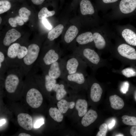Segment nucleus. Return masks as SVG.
<instances>
[{"instance_id":"obj_1","label":"nucleus","mask_w":136,"mask_h":136,"mask_svg":"<svg viewBox=\"0 0 136 136\" xmlns=\"http://www.w3.org/2000/svg\"><path fill=\"white\" fill-rule=\"evenodd\" d=\"M73 52L81 57L94 74L100 68L110 66L107 60L103 58L101 54L92 48L88 47L80 48L74 50Z\"/></svg>"},{"instance_id":"obj_2","label":"nucleus","mask_w":136,"mask_h":136,"mask_svg":"<svg viewBox=\"0 0 136 136\" xmlns=\"http://www.w3.org/2000/svg\"><path fill=\"white\" fill-rule=\"evenodd\" d=\"M59 62L62 72V76L77 72L88 74L86 71L87 65L81 57L74 52L61 58Z\"/></svg>"},{"instance_id":"obj_3","label":"nucleus","mask_w":136,"mask_h":136,"mask_svg":"<svg viewBox=\"0 0 136 136\" xmlns=\"http://www.w3.org/2000/svg\"><path fill=\"white\" fill-rule=\"evenodd\" d=\"M27 47L19 43L14 42L8 47L6 58L9 69L19 67L27 53Z\"/></svg>"},{"instance_id":"obj_4","label":"nucleus","mask_w":136,"mask_h":136,"mask_svg":"<svg viewBox=\"0 0 136 136\" xmlns=\"http://www.w3.org/2000/svg\"><path fill=\"white\" fill-rule=\"evenodd\" d=\"M41 50L40 45L35 43L28 46L27 53L19 67L23 77L26 76L32 69L39 57Z\"/></svg>"},{"instance_id":"obj_5","label":"nucleus","mask_w":136,"mask_h":136,"mask_svg":"<svg viewBox=\"0 0 136 136\" xmlns=\"http://www.w3.org/2000/svg\"><path fill=\"white\" fill-rule=\"evenodd\" d=\"M63 54L61 50L56 48L49 47L41 50L36 66L44 72L51 64L60 60Z\"/></svg>"},{"instance_id":"obj_6","label":"nucleus","mask_w":136,"mask_h":136,"mask_svg":"<svg viewBox=\"0 0 136 136\" xmlns=\"http://www.w3.org/2000/svg\"><path fill=\"white\" fill-rule=\"evenodd\" d=\"M111 54L125 65L130 61L136 60V50L133 47L125 43L118 45L115 49L111 51Z\"/></svg>"},{"instance_id":"obj_7","label":"nucleus","mask_w":136,"mask_h":136,"mask_svg":"<svg viewBox=\"0 0 136 136\" xmlns=\"http://www.w3.org/2000/svg\"><path fill=\"white\" fill-rule=\"evenodd\" d=\"M22 77L19 67L9 69L5 77L4 85L6 91L9 93H14Z\"/></svg>"},{"instance_id":"obj_8","label":"nucleus","mask_w":136,"mask_h":136,"mask_svg":"<svg viewBox=\"0 0 136 136\" xmlns=\"http://www.w3.org/2000/svg\"><path fill=\"white\" fill-rule=\"evenodd\" d=\"M42 95L40 91L35 87L29 89L26 95V101L31 107L37 108L41 105L43 101Z\"/></svg>"},{"instance_id":"obj_9","label":"nucleus","mask_w":136,"mask_h":136,"mask_svg":"<svg viewBox=\"0 0 136 136\" xmlns=\"http://www.w3.org/2000/svg\"><path fill=\"white\" fill-rule=\"evenodd\" d=\"M88 74L82 72L63 75L61 78L63 79L69 83L75 84L78 85H83L86 83L85 77Z\"/></svg>"},{"instance_id":"obj_10","label":"nucleus","mask_w":136,"mask_h":136,"mask_svg":"<svg viewBox=\"0 0 136 136\" xmlns=\"http://www.w3.org/2000/svg\"><path fill=\"white\" fill-rule=\"evenodd\" d=\"M21 36L20 32L15 29H11L6 33L2 41L3 45L5 48L8 47Z\"/></svg>"},{"instance_id":"obj_11","label":"nucleus","mask_w":136,"mask_h":136,"mask_svg":"<svg viewBox=\"0 0 136 136\" xmlns=\"http://www.w3.org/2000/svg\"><path fill=\"white\" fill-rule=\"evenodd\" d=\"M42 72L47 74L50 77L54 79L61 78L62 72L59 60L51 64L45 71Z\"/></svg>"},{"instance_id":"obj_12","label":"nucleus","mask_w":136,"mask_h":136,"mask_svg":"<svg viewBox=\"0 0 136 136\" xmlns=\"http://www.w3.org/2000/svg\"><path fill=\"white\" fill-rule=\"evenodd\" d=\"M17 118L18 123L21 127L27 130L32 129V119L30 115L26 113H21L18 115Z\"/></svg>"},{"instance_id":"obj_13","label":"nucleus","mask_w":136,"mask_h":136,"mask_svg":"<svg viewBox=\"0 0 136 136\" xmlns=\"http://www.w3.org/2000/svg\"><path fill=\"white\" fill-rule=\"evenodd\" d=\"M136 8V0H121L119 4L121 11L124 14L133 12Z\"/></svg>"},{"instance_id":"obj_14","label":"nucleus","mask_w":136,"mask_h":136,"mask_svg":"<svg viewBox=\"0 0 136 136\" xmlns=\"http://www.w3.org/2000/svg\"><path fill=\"white\" fill-rule=\"evenodd\" d=\"M103 89L98 83L94 82L90 88V97L94 102H97L100 99L103 93Z\"/></svg>"},{"instance_id":"obj_15","label":"nucleus","mask_w":136,"mask_h":136,"mask_svg":"<svg viewBox=\"0 0 136 136\" xmlns=\"http://www.w3.org/2000/svg\"><path fill=\"white\" fill-rule=\"evenodd\" d=\"M93 42L96 48L99 51L101 55L105 50L107 46V43L104 38L99 33L96 32L93 34Z\"/></svg>"},{"instance_id":"obj_16","label":"nucleus","mask_w":136,"mask_h":136,"mask_svg":"<svg viewBox=\"0 0 136 136\" xmlns=\"http://www.w3.org/2000/svg\"><path fill=\"white\" fill-rule=\"evenodd\" d=\"M81 123L84 127H87L93 122L97 117V114L96 111L92 110H88L83 116Z\"/></svg>"},{"instance_id":"obj_17","label":"nucleus","mask_w":136,"mask_h":136,"mask_svg":"<svg viewBox=\"0 0 136 136\" xmlns=\"http://www.w3.org/2000/svg\"><path fill=\"white\" fill-rule=\"evenodd\" d=\"M122 35L127 43L131 45L136 46V34L133 31L125 29L122 31Z\"/></svg>"},{"instance_id":"obj_18","label":"nucleus","mask_w":136,"mask_h":136,"mask_svg":"<svg viewBox=\"0 0 136 136\" xmlns=\"http://www.w3.org/2000/svg\"><path fill=\"white\" fill-rule=\"evenodd\" d=\"M78 33L77 28L74 25L71 26L65 33L63 38L66 44L71 43L74 40Z\"/></svg>"},{"instance_id":"obj_19","label":"nucleus","mask_w":136,"mask_h":136,"mask_svg":"<svg viewBox=\"0 0 136 136\" xmlns=\"http://www.w3.org/2000/svg\"><path fill=\"white\" fill-rule=\"evenodd\" d=\"M80 7L81 13L83 15H92L94 12L93 7L88 0H82L80 3Z\"/></svg>"},{"instance_id":"obj_20","label":"nucleus","mask_w":136,"mask_h":136,"mask_svg":"<svg viewBox=\"0 0 136 136\" xmlns=\"http://www.w3.org/2000/svg\"><path fill=\"white\" fill-rule=\"evenodd\" d=\"M76 41L80 45L87 44L93 42V34L90 32L81 33L77 37Z\"/></svg>"},{"instance_id":"obj_21","label":"nucleus","mask_w":136,"mask_h":136,"mask_svg":"<svg viewBox=\"0 0 136 136\" xmlns=\"http://www.w3.org/2000/svg\"><path fill=\"white\" fill-rule=\"evenodd\" d=\"M6 53L1 50L0 51V78L3 79L8 69L7 62Z\"/></svg>"},{"instance_id":"obj_22","label":"nucleus","mask_w":136,"mask_h":136,"mask_svg":"<svg viewBox=\"0 0 136 136\" xmlns=\"http://www.w3.org/2000/svg\"><path fill=\"white\" fill-rule=\"evenodd\" d=\"M109 100L111 106L114 109L120 110L122 109L124 106V103L122 99L117 95L110 96Z\"/></svg>"},{"instance_id":"obj_23","label":"nucleus","mask_w":136,"mask_h":136,"mask_svg":"<svg viewBox=\"0 0 136 136\" xmlns=\"http://www.w3.org/2000/svg\"><path fill=\"white\" fill-rule=\"evenodd\" d=\"M75 108L80 117L83 116L87 111L88 104L84 99H78L75 104Z\"/></svg>"},{"instance_id":"obj_24","label":"nucleus","mask_w":136,"mask_h":136,"mask_svg":"<svg viewBox=\"0 0 136 136\" xmlns=\"http://www.w3.org/2000/svg\"><path fill=\"white\" fill-rule=\"evenodd\" d=\"M75 103L73 101L68 102L65 99H61L57 103L58 109L62 114L66 113L69 109L74 108Z\"/></svg>"},{"instance_id":"obj_25","label":"nucleus","mask_w":136,"mask_h":136,"mask_svg":"<svg viewBox=\"0 0 136 136\" xmlns=\"http://www.w3.org/2000/svg\"><path fill=\"white\" fill-rule=\"evenodd\" d=\"M41 75L44 81V86L46 90L48 92L51 91L54 86L56 83V79L52 78L44 73L42 72Z\"/></svg>"},{"instance_id":"obj_26","label":"nucleus","mask_w":136,"mask_h":136,"mask_svg":"<svg viewBox=\"0 0 136 136\" xmlns=\"http://www.w3.org/2000/svg\"><path fill=\"white\" fill-rule=\"evenodd\" d=\"M64 28L63 25L59 24L52 29L48 33L47 38L50 41H52L58 38L62 33Z\"/></svg>"},{"instance_id":"obj_27","label":"nucleus","mask_w":136,"mask_h":136,"mask_svg":"<svg viewBox=\"0 0 136 136\" xmlns=\"http://www.w3.org/2000/svg\"><path fill=\"white\" fill-rule=\"evenodd\" d=\"M56 93V98L58 100L63 98L66 95L67 92L64 85L62 83H56L54 86L53 90Z\"/></svg>"},{"instance_id":"obj_28","label":"nucleus","mask_w":136,"mask_h":136,"mask_svg":"<svg viewBox=\"0 0 136 136\" xmlns=\"http://www.w3.org/2000/svg\"><path fill=\"white\" fill-rule=\"evenodd\" d=\"M112 72L115 73L122 75L127 78H130L136 76V71L132 67L121 68L119 70L113 69Z\"/></svg>"},{"instance_id":"obj_29","label":"nucleus","mask_w":136,"mask_h":136,"mask_svg":"<svg viewBox=\"0 0 136 136\" xmlns=\"http://www.w3.org/2000/svg\"><path fill=\"white\" fill-rule=\"evenodd\" d=\"M49 113L51 117L57 122H60L63 120V116L58 109L51 108L49 110Z\"/></svg>"},{"instance_id":"obj_30","label":"nucleus","mask_w":136,"mask_h":136,"mask_svg":"<svg viewBox=\"0 0 136 136\" xmlns=\"http://www.w3.org/2000/svg\"><path fill=\"white\" fill-rule=\"evenodd\" d=\"M55 13L54 11H49L46 7L42 8L39 12L38 17L39 19H42L44 18H46L54 15Z\"/></svg>"},{"instance_id":"obj_31","label":"nucleus","mask_w":136,"mask_h":136,"mask_svg":"<svg viewBox=\"0 0 136 136\" xmlns=\"http://www.w3.org/2000/svg\"><path fill=\"white\" fill-rule=\"evenodd\" d=\"M8 22L11 26L14 27H16L17 25L22 26L24 24V21L19 16L10 18L8 20Z\"/></svg>"},{"instance_id":"obj_32","label":"nucleus","mask_w":136,"mask_h":136,"mask_svg":"<svg viewBox=\"0 0 136 136\" xmlns=\"http://www.w3.org/2000/svg\"><path fill=\"white\" fill-rule=\"evenodd\" d=\"M19 14L24 22H27L29 19L31 14V11L26 8L22 7L19 11Z\"/></svg>"},{"instance_id":"obj_33","label":"nucleus","mask_w":136,"mask_h":136,"mask_svg":"<svg viewBox=\"0 0 136 136\" xmlns=\"http://www.w3.org/2000/svg\"><path fill=\"white\" fill-rule=\"evenodd\" d=\"M122 121L125 124L129 125L136 126V117L126 115L122 117Z\"/></svg>"},{"instance_id":"obj_34","label":"nucleus","mask_w":136,"mask_h":136,"mask_svg":"<svg viewBox=\"0 0 136 136\" xmlns=\"http://www.w3.org/2000/svg\"><path fill=\"white\" fill-rule=\"evenodd\" d=\"M11 7L10 3L5 0L0 1V14L4 13L10 10Z\"/></svg>"},{"instance_id":"obj_35","label":"nucleus","mask_w":136,"mask_h":136,"mask_svg":"<svg viewBox=\"0 0 136 136\" xmlns=\"http://www.w3.org/2000/svg\"><path fill=\"white\" fill-rule=\"evenodd\" d=\"M108 126L106 123H103L100 126L99 131L96 135V136H106L108 130Z\"/></svg>"},{"instance_id":"obj_36","label":"nucleus","mask_w":136,"mask_h":136,"mask_svg":"<svg viewBox=\"0 0 136 136\" xmlns=\"http://www.w3.org/2000/svg\"><path fill=\"white\" fill-rule=\"evenodd\" d=\"M129 84L128 82L125 81L121 84L120 88V91L123 94H126L128 90Z\"/></svg>"},{"instance_id":"obj_37","label":"nucleus","mask_w":136,"mask_h":136,"mask_svg":"<svg viewBox=\"0 0 136 136\" xmlns=\"http://www.w3.org/2000/svg\"><path fill=\"white\" fill-rule=\"evenodd\" d=\"M44 123V120L43 118L38 119L35 123L34 127L35 128H39Z\"/></svg>"},{"instance_id":"obj_38","label":"nucleus","mask_w":136,"mask_h":136,"mask_svg":"<svg viewBox=\"0 0 136 136\" xmlns=\"http://www.w3.org/2000/svg\"><path fill=\"white\" fill-rule=\"evenodd\" d=\"M42 22L44 26L47 29L51 30L52 27L49 22L46 18H44L42 19Z\"/></svg>"},{"instance_id":"obj_39","label":"nucleus","mask_w":136,"mask_h":136,"mask_svg":"<svg viewBox=\"0 0 136 136\" xmlns=\"http://www.w3.org/2000/svg\"><path fill=\"white\" fill-rule=\"evenodd\" d=\"M130 133L133 136H136V126H133L130 129Z\"/></svg>"},{"instance_id":"obj_40","label":"nucleus","mask_w":136,"mask_h":136,"mask_svg":"<svg viewBox=\"0 0 136 136\" xmlns=\"http://www.w3.org/2000/svg\"><path fill=\"white\" fill-rule=\"evenodd\" d=\"M116 123V121L114 119H113L109 123L108 125V128L109 129H112Z\"/></svg>"},{"instance_id":"obj_41","label":"nucleus","mask_w":136,"mask_h":136,"mask_svg":"<svg viewBox=\"0 0 136 136\" xmlns=\"http://www.w3.org/2000/svg\"><path fill=\"white\" fill-rule=\"evenodd\" d=\"M31 1L33 4L38 5L42 4L45 0H31Z\"/></svg>"},{"instance_id":"obj_42","label":"nucleus","mask_w":136,"mask_h":136,"mask_svg":"<svg viewBox=\"0 0 136 136\" xmlns=\"http://www.w3.org/2000/svg\"><path fill=\"white\" fill-rule=\"evenodd\" d=\"M103 2L105 3H113L116 2L118 0H102Z\"/></svg>"},{"instance_id":"obj_43","label":"nucleus","mask_w":136,"mask_h":136,"mask_svg":"<svg viewBox=\"0 0 136 136\" xmlns=\"http://www.w3.org/2000/svg\"><path fill=\"white\" fill-rule=\"evenodd\" d=\"M6 121V120L4 119H1L0 121V126H2L3 124H4L5 123Z\"/></svg>"},{"instance_id":"obj_44","label":"nucleus","mask_w":136,"mask_h":136,"mask_svg":"<svg viewBox=\"0 0 136 136\" xmlns=\"http://www.w3.org/2000/svg\"><path fill=\"white\" fill-rule=\"evenodd\" d=\"M19 136H30V134L24 133H21L19 134Z\"/></svg>"},{"instance_id":"obj_45","label":"nucleus","mask_w":136,"mask_h":136,"mask_svg":"<svg viewBox=\"0 0 136 136\" xmlns=\"http://www.w3.org/2000/svg\"><path fill=\"white\" fill-rule=\"evenodd\" d=\"M115 136H124L123 134H118L117 135H115Z\"/></svg>"},{"instance_id":"obj_46","label":"nucleus","mask_w":136,"mask_h":136,"mask_svg":"<svg viewBox=\"0 0 136 136\" xmlns=\"http://www.w3.org/2000/svg\"><path fill=\"white\" fill-rule=\"evenodd\" d=\"M134 96L135 99L136 101V91H135L134 93Z\"/></svg>"},{"instance_id":"obj_47","label":"nucleus","mask_w":136,"mask_h":136,"mask_svg":"<svg viewBox=\"0 0 136 136\" xmlns=\"http://www.w3.org/2000/svg\"><path fill=\"white\" fill-rule=\"evenodd\" d=\"M0 24H1L2 21V19L1 17H0Z\"/></svg>"}]
</instances>
